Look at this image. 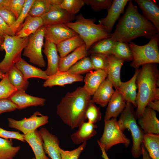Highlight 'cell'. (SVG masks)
Here are the masks:
<instances>
[{
	"mask_svg": "<svg viewBox=\"0 0 159 159\" xmlns=\"http://www.w3.org/2000/svg\"><path fill=\"white\" fill-rule=\"evenodd\" d=\"M85 117L88 122L95 124L101 120L102 115L100 108L97 107L91 100L86 112Z\"/></svg>",
	"mask_w": 159,
	"mask_h": 159,
	"instance_id": "40",
	"label": "cell"
},
{
	"mask_svg": "<svg viewBox=\"0 0 159 159\" xmlns=\"http://www.w3.org/2000/svg\"><path fill=\"white\" fill-rule=\"evenodd\" d=\"M91 59L94 69L107 70L108 69L107 55L96 53L91 54Z\"/></svg>",
	"mask_w": 159,
	"mask_h": 159,
	"instance_id": "42",
	"label": "cell"
},
{
	"mask_svg": "<svg viewBox=\"0 0 159 159\" xmlns=\"http://www.w3.org/2000/svg\"><path fill=\"white\" fill-rule=\"evenodd\" d=\"M5 75V74H4L0 70V79H3Z\"/></svg>",
	"mask_w": 159,
	"mask_h": 159,
	"instance_id": "55",
	"label": "cell"
},
{
	"mask_svg": "<svg viewBox=\"0 0 159 159\" xmlns=\"http://www.w3.org/2000/svg\"><path fill=\"white\" fill-rule=\"evenodd\" d=\"M35 0H25L22 10L14 24L10 27L15 34L28 15L30 9Z\"/></svg>",
	"mask_w": 159,
	"mask_h": 159,
	"instance_id": "39",
	"label": "cell"
},
{
	"mask_svg": "<svg viewBox=\"0 0 159 159\" xmlns=\"http://www.w3.org/2000/svg\"><path fill=\"white\" fill-rule=\"evenodd\" d=\"M11 139L0 138V159H13L21 148L20 145L14 146Z\"/></svg>",
	"mask_w": 159,
	"mask_h": 159,
	"instance_id": "34",
	"label": "cell"
},
{
	"mask_svg": "<svg viewBox=\"0 0 159 159\" xmlns=\"http://www.w3.org/2000/svg\"><path fill=\"white\" fill-rule=\"evenodd\" d=\"M102 152V157L103 159H109L105 149L100 144H98Z\"/></svg>",
	"mask_w": 159,
	"mask_h": 159,
	"instance_id": "52",
	"label": "cell"
},
{
	"mask_svg": "<svg viewBox=\"0 0 159 159\" xmlns=\"http://www.w3.org/2000/svg\"><path fill=\"white\" fill-rule=\"evenodd\" d=\"M31 159H36L35 158H33Z\"/></svg>",
	"mask_w": 159,
	"mask_h": 159,
	"instance_id": "57",
	"label": "cell"
},
{
	"mask_svg": "<svg viewBox=\"0 0 159 159\" xmlns=\"http://www.w3.org/2000/svg\"><path fill=\"white\" fill-rule=\"evenodd\" d=\"M15 66L22 73L25 80L29 78L36 77L47 80L48 78L45 71L31 65L21 58Z\"/></svg>",
	"mask_w": 159,
	"mask_h": 159,
	"instance_id": "29",
	"label": "cell"
},
{
	"mask_svg": "<svg viewBox=\"0 0 159 159\" xmlns=\"http://www.w3.org/2000/svg\"><path fill=\"white\" fill-rule=\"evenodd\" d=\"M6 35L14 36L11 28L4 21L0 16V39L4 40Z\"/></svg>",
	"mask_w": 159,
	"mask_h": 159,
	"instance_id": "49",
	"label": "cell"
},
{
	"mask_svg": "<svg viewBox=\"0 0 159 159\" xmlns=\"http://www.w3.org/2000/svg\"><path fill=\"white\" fill-rule=\"evenodd\" d=\"M42 51L47 60V66L46 71L48 76L53 75L59 71V64L60 57L59 55L56 45L45 40Z\"/></svg>",
	"mask_w": 159,
	"mask_h": 159,
	"instance_id": "18",
	"label": "cell"
},
{
	"mask_svg": "<svg viewBox=\"0 0 159 159\" xmlns=\"http://www.w3.org/2000/svg\"><path fill=\"white\" fill-rule=\"evenodd\" d=\"M144 16L154 25L159 32V7L154 0H135Z\"/></svg>",
	"mask_w": 159,
	"mask_h": 159,
	"instance_id": "19",
	"label": "cell"
},
{
	"mask_svg": "<svg viewBox=\"0 0 159 159\" xmlns=\"http://www.w3.org/2000/svg\"><path fill=\"white\" fill-rule=\"evenodd\" d=\"M158 34L159 32L154 25L139 12L131 0H129L125 14L109 38L114 42L128 44L138 37L150 39Z\"/></svg>",
	"mask_w": 159,
	"mask_h": 159,
	"instance_id": "1",
	"label": "cell"
},
{
	"mask_svg": "<svg viewBox=\"0 0 159 159\" xmlns=\"http://www.w3.org/2000/svg\"><path fill=\"white\" fill-rule=\"evenodd\" d=\"M128 44L133 60L130 64L136 69L143 65L159 63V34L151 38L143 45H138L131 42Z\"/></svg>",
	"mask_w": 159,
	"mask_h": 159,
	"instance_id": "7",
	"label": "cell"
},
{
	"mask_svg": "<svg viewBox=\"0 0 159 159\" xmlns=\"http://www.w3.org/2000/svg\"><path fill=\"white\" fill-rule=\"evenodd\" d=\"M46 40L56 45L69 38L78 35L65 24L45 26Z\"/></svg>",
	"mask_w": 159,
	"mask_h": 159,
	"instance_id": "11",
	"label": "cell"
},
{
	"mask_svg": "<svg viewBox=\"0 0 159 159\" xmlns=\"http://www.w3.org/2000/svg\"><path fill=\"white\" fill-rule=\"evenodd\" d=\"M8 99L17 106L18 109L31 106H43L46 102L44 98L33 96L27 94L25 91L18 90Z\"/></svg>",
	"mask_w": 159,
	"mask_h": 159,
	"instance_id": "16",
	"label": "cell"
},
{
	"mask_svg": "<svg viewBox=\"0 0 159 159\" xmlns=\"http://www.w3.org/2000/svg\"><path fill=\"white\" fill-rule=\"evenodd\" d=\"M147 107H148L153 110L159 112V100H155L150 102Z\"/></svg>",
	"mask_w": 159,
	"mask_h": 159,
	"instance_id": "50",
	"label": "cell"
},
{
	"mask_svg": "<svg viewBox=\"0 0 159 159\" xmlns=\"http://www.w3.org/2000/svg\"><path fill=\"white\" fill-rule=\"evenodd\" d=\"M83 80V76L82 75L74 74L67 71H59L55 74L49 76L43 85L45 87L54 86H63L74 82L82 81Z\"/></svg>",
	"mask_w": 159,
	"mask_h": 159,
	"instance_id": "17",
	"label": "cell"
},
{
	"mask_svg": "<svg viewBox=\"0 0 159 159\" xmlns=\"http://www.w3.org/2000/svg\"><path fill=\"white\" fill-rule=\"evenodd\" d=\"M43 26V21L40 17H32L28 15L15 35L21 38L28 37Z\"/></svg>",
	"mask_w": 159,
	"mask_h": 159,
	"instance_id": "28",
	"label": "cell"
},
{
	"mask_svg": "<svg viewBox=\"0 0 159 159\" xmlns=\"http://www.w3.org/2000/svg\"><path fill=\"white\" fill-rule=\"evenodd\" d=\"M17 109V106L8 98L0 100V114Z\"/></svg>",
	"mask_w": 159,
	"mask_h": 159,
	"instance_id": "48",
	"label": "cell"
},
{
	"mask_svg": "<svg viewBox=\"0 0 159 159\" xmlns=\"http://www.w3.org/2000/svg\"><path fill=\"white\" fill-rule=\"evenodd\" d=\"M109 38L100 40L95 43L88 50V53H99L106 55L111 54L115 43Z\"/></svg>",
	"mask_w": 159,
	"mask_h": 159,
	"instance_id": "36",
	"label": "cell"
},
{
	"mask_svg": "<svg viewBox=\"0 0 159 159\" xmlns=\"http://www.w3.org/2000/svg\"><path fill=\"white\" fill-rule=\"evenodd\" d=\"M159 71L155 63L142 66L137 79L138 92L136 100V117L140 118L148 104L155 99V93L159 86Z\"/></svg>",
	"mask_w": 159,
	"mask_h": 159,
	"instance_id": "3",
	"label": "cell"
},
{
	"mask_svg": "<svg viewBox=\"0 0 159 159\" xmlns=\"http://www.w3.org/2000/svg\"><path fill=\"white\" fill-rule=\"evenodd\" d=\"M107 76V70H98L90 71L85 77V84L83 87L89 95L92 96Z\"/></svg>",
	"mask_w": 159,
	"mask_h": 159,
	"instance_id": "20",
	"label": "cell"
},
{
	"mask_svg": "<svg viewBox=\"0 0 159 159\" xmlns=\"http://www.w3.org/2000/svg\"><path fill=\"white\" fill-rule=\"evenodd\" d=\"M111 54L124 61H132L133 57L128 44L120 42H115Z\"/></svg>",
	"mask_w": 159,
	"mask_h": 159,
	"instance_id": "35",
	"label": "cell"
},
{
	"mask_svg": "<svg viewBox=\"0 0 159 159\" xmlns=\"http://www.w3.org/2000/svg\"><path fill=\"white\" fill-rule=\"evenodd\" d=\"M155 100H159V88H156L155 93Z\"/></svg>",
	"mask_w": 159,
	"mask_h": 159,
	"instance_id": "54",
	"label": "cell"
},
{
	"mask_svg": "<svg viewBox=\"0 0 159 159\" xmlns=\"http://www.w3.org/2000/svg\"><path fill=\"white\" fill-rule=\"evenodd\" d=\"M40 17L43 21L44 26H47L72 22L75 19L76 16L59 6L53 8Z\"/></svg>",
	"mask_w": 159,
	"mask_h": 159,
	"instance_id": "14",
	"label": "cell"
},
{
	"mask_svg": "<svg viewBox=\"0 0 159 159\" xmlns=\"http://www.w3.org/2000/svg\"><path fill=\"white\" fill-rule=\"evenodd\" d=\"M24 139L31 147L36 159H50L44 151L43 140L37 129L24 135Z\"/></svg>",
	"mask_w": 159,
	"mask_h": 159,
	"instance_id": "27",
	"label": "cell"
},
{
	"mask_svg": "<svg viewBox=\"0 0 159 159\" xmlns=\"http://www.w3.org/2000/svg\"><path fill=\"white\" fill-rule=\"evenodd\" d=\"M142 143L151 159H159V135L144 134Z\"/></svg>",
	"mask_w": 159,
	"mask_h": 159,
	"instance_id": "32",
	"label": "cell"
},
{
	"mask_svg": "<svg viewBox=\"0 0 159 159\" xmlns=\"http://www.w3.org/2000/svg\"><path fill=\"white\" fill-rule=\"evenodd\" d=\"M0 16L10 27L14 24L16 20L14 14L4 6H0Z\"/></svg>",
	"mask_w": 159,
	"mask_h": 159,
	"instance_id": "47",
	"label": "cell"
},
{
	"mask_svg": "<svg viewBox=\"0 0 159 159\" xmlns=\"http://www.w3.org/2000/svg\"><path fill=\"white\" fill-rule=\"evenodd\" d=\"M140 69H136L135 73L129 80L122 82L117 90L122 96L126 102H130L136 107V100L137 89L136 79Z\"/></svg>",
	"mask_w": 159,
	"mask_h": 159,
	"instance_id": "24",
	"label": "cell"
},
{
	"mask_svg": "<svg viewBox=\"0 0 159 159\" xmlns=\"http://www.w3.org/2000/svg\"><path fill=\"white\" fill-rule=\"evenodd\" d=\"M128 0H114L105 18L101 19L99 24L103 26L107 32L111 33L113 26L121 14L123 13Z\"/></svg>",
	"mask_w": 159,
	"mask_h": 159,
	"instance_id": "12",
	"label": "cell"
},
{
	"mask_svg": "<svg viewBox=\"0 0 159 159\" xmlns=\"http://www.w3.org/2000/svg\"><path fill=\"white\" fill-rule=\"evenodd\" d=\"M94 69L90 57H85L72 66L67 71L74 74L81 75Z\"/></svg>",
	"mask_w": 159,
	"mask_h": 159,
	"instance_id": "37",
	"label": "cell"
},
{
	"mask_svg": "<svg viewBox=\"0 0 159 159\" xmlns=\"http://www.w3.org/2000/svg\"><path fill=\"white\" fill-rule=\"evenodd\" d=\"M9 127L15 129L26 135L33 132L39 127L47 124L49 117L36 111L28 118H24L20 120H16L11 117L7 118Z\"/></svg>",
	"mask_w": 159,
	"mask_h": 159,
	"instance_id": "10",
	"label": "cell"
},
{
	"mask_svg": "<svg viewBox=\"0 0 159 159\" xmlns=\"http://www.w3.org/2000/svg\"><path fill=\"white\" fill-rule=\"evenodd\" d=\"M108 61L107 77L115 90H117L122 82L120 71L125 61L119 59L112 54L107 55Z\"/></svg>",
	"mask_w": 159,
	"mask_h": 159,
	"instance_id": "21",
	"label": "cell"
},
{
	"mask_svg": "<svg viewBox=\"0 0 159 159\" xmlns=\"http://www.w3.org/2000/svg\"><path fill=\"white\" fill-rule=\"evenodd\" d=\"M78 127V130L70 136L72 141L76 144L86 142L97 134L95 129L97 126L95 124L84 121Z\"/></svg>",
	"mask_w": 159,
	"mask_h": 159,
	"instance_id": "26",
	"label": "cell"
},
{
	"mask_svg": "<svg viewBox=\"0 0 159 159\" xmlns=\"http://www.w3.org/2000/svg\"><path fill=\"white\" fill-rule=\"evenodd\" d=\"M84 42L79 35L67 39L56 45L60 57H63L80 47Z\"/></svg>",
	"mask_w": 159,
	"mask_h": 159,
	"instance_id": "31",
	"label": "cell"
},
{
	"mask_svg": "<svg viewBox=\"0 0 159 159\" xmlns=\"http://www.w3.org/2000/svg\"><path fill=\"white\" fill-rule=\"evenodd\" d=\"M91 100L83 87H78L62 99L56 113L63 122L73 130L86 120L85 112Z\"/></svg>",
	"mask_w": 159,
	"mask_h": 159,
	"instance_id": "2",
	"label": "cell"
},
{
	"mask_svg": "<svg viewBox=\"0 0 159 159\" xmlns=\"http://www.w3.org/2000/svg\"><path fill=\"white\" fill-rule=\"evenodd\" d=\"M97 142L106 152L115 145L123 144L127 147L130 143V140L120 128L116 118H114L104 120L103 133Z\"/></svg>",
	"mask_w": 159,
	"mask_h": 159,
	"instance_id": "8",
	"label": "cell"
},
{
	"mask_svg": "<svg viewBox=\"0 0 159 159\" xmlns=\"http://www.w3.org/2000/svg\"><path fill=\"white\" fill-rule=\"evenodd\" d=\"M87 142L81 144L78 148L70 151L65 150L59 148L61 159H79L80 155L85 148Z\"/></svg>",
	"mask_w": 159,
	"mask_h": 159,
	"instance_id": "43",
	"label": "cell"
},
{
	"mask_svg": "<svg viewBox=\"0 0 159 159\" xmlns=\"http://www.w3.org/2000/svg\"><path fill=\"white\" fill-rule=\"evenodd\" d=\"M10 84L18 91H25L29 85L21 72L14 66L6 73Z\"/></svg>",
	"mask_w": 159,
	"mask_h": 159,
	"instance_id": "33",
	"label": "cell"
},
{
	"mask_svg": "<svg viewBox=\"0 0 159 159\" xmlns=\"http://www.w3.org/2000/svg\"><path fill=\"white\" fill-rule=\"evenodd\" d=\"M28 37L21 38L16 35L5 36L0 47V50L5 52L4 58L0 62V70L4 74L7 73L22 58L21 54L27 45Z\"/></svg>",
	"mask_w": 159,
	"mask_h": 159,
	"instance_id": "6",
	"label": "cell"
},
{
	"mask_svg": "<svg viewBox=\"0 0 159 159\" xmlns=\"http://www.w3.org/2000/svg\"><path fill=\"white\" fill-rule=\"evenodd\" d=\"M113 87L112 83L107 77L92 95V100L102 107L106 106L115 92Z\"/></svg>",
	"mask_w": 159,
	"mask_h": 159,
	"instance_id": "23",
	"label": "cell"
},
{
	"mask_svg": "<svg viewBox=\"0 0 159 159\" xmlns=\"http://www.w3.org/2000/svg\"><path fill=\"white\" fill-rule=\"evenodd\" d=\"M0 138L5 139H16L22 142H25L24 135L18 131H10L3 129L0 127Z\"/></svg>",
	"mask_w": 159,
	"mask_h": 159,
	"instance_id": "46",
	"label": "cell"
},
{
	"mask_svg": "<svg viewBox=\"0 0 159 159\" xmlns=\"http://www.w3.org/2000/svg\"><path fill=\"white\" fill-rule=\"evenodd\" d=\"M126 101L122 96L115 90L107 104L104 120L116 118L121 114L125 108Z\"/></svg>",
	"mask_w": 159,
	"mask_h": 159,
	"instance_id": "22",
	"label": "cell"
},
{
	"mask_svg": "<svg viewBox=\"0 0 159 159\" xmlns=\"http://www.w3.org/2000/svg\"><path fill=\"white\" fill-rule=\"evenodd\" d=\"M25 1V0H8L4 7L14 14L16 19L22 10Z\"/></svg>",
	"mask_w": 159,
	"mask_h": 159,
	"instance_id": "45",
	"label": "cell"
},
{
	"mask_svg": "<svg viewBox=\"0 0 159 159\" xmlns=\"http://www.w3.org/2000/svg\"><path fill=\"white\" fill-rule=\"evenodd\" d=\"M63 0H35L29 10L28 15L40 17L54 7L59 6Z\"/></svg>",
	"mask_w": 159,
	"mask_h": 159,
	"instance_id": "30",
	"label": "cell"
},
{
	"mask_svg": "<svg viewBox=\"0 0 159 159\" xmlns=\"http://www.w3.org/2000/svg\"><path fill=\"white\" fill-rule=\"evenodd\" d=\"M45 29V26H43L29 36L28 42L23 54L29 59L30 62L41 67H44L46 65L42 52Z\"/></svg>",
	"mask_w": 159,
	"mask_h": 159,
	"instance_id": "9",
	"label": "cell"
},
{
	"mask_svg": "<svg viewBox=\"0 0 159 159\" xmlns=\"http://www.w3.org/2000/svg\"><path fill=\"white\" fill-rule=\"evenodd\" d=\"M85 4L84 0H63L59 7L70 14L75 15Z\"/></svg>",
	"mask_w": 159,
	"mask_h": 159,
	"instance_id": "38",
	"label": "cell"
},
{
	"mask_svg": "<svg viewBox=\"0 0 159 159\" xmlns=\"http://www.w3.org/2000/svg\"><path fill=\"white\" fill-rule=\"evenodd\" d=\"M142 155L143 156L142 159H151L148 155V152L145 148L143 144L141 145Z\"/></svg>",
	"mask_w": 159,
	"mask_h": 159,
	"instance_id": "51",
	"label": "cell"
},
{
	"mask_svg": "<svg viewBox=\"0 0 159 159\" xmlns=\"http://www.w3.org/2000/svg\"><path fill=\"white\" fill-rule=\"evenodd\" d=\"M85 4L90 5L95 11L108 10L112 5L113 0H84Z\"/></svg>",
	"mask_w": 159,
	"mask_h": 159,
	"instance_id": "44",
	"label": "cell"
},
{
	"mask_svg": "<svg viewBox=\"0 0 159 159\" xmlns=\"http://www.w3.org/2000/svg\"><path fill=\"white\" fill-rule=\"evenodd\" d=\"M43 141L44 151L51 159H61L59 150V140L58 137L45 127L39 131Z\"/></svg>",
	"mask_w": 159,
	"mask_h": 159,
	"instance_id": "13",
	"label": "cell"
},
{
	"mask_svg": "<svg viewBox=\"0 0 159 159\" xmlns=\"http://www.w3.org/2000/svg\"><path fill=\"white\" fill-rule=\"evenodd\" d=\"M18 90L10 83L6 73L0 82V100L9 98Z\"/></svg>",
	"mask_w": 159,
	"mask_h": 159,
	"instance_id": "41",
	"label": "cell"
},
{
	"mask_svg": "<svg viewBox=\"0 0 159 159\" xmlns=\"http://www.w3.org/2000/svg\"><path fill=\"white\" fill-rule=\"evenodd\" d=\"M138 124L144 134L159 135V121L156 111L148 107L138 118Z\"/></svg>",
	"mask_w": 159,
	"mask_h": 159,
	"instance_id": "15",
	"label": "cell"
},
{
	"mask_svg": "<svg viewBox=\"0 0 159 159\" xmlns=\"http://www.w3.org/2000/svg\"><path fill=\"white\" fill-rule=\"evenodd\" d=\"M136 118L132 104L126 102V107L117 122L122 132L127 129L131 133L132 140L131 152L134 158H138L142 155L141 145L144 134L137 122Z\"/></svg>",
	"mask_w": 159,
	"mask_h": 159,
	"instance_id": "5",
	"label": "cell"
},
{
	"mask_svg": "<svg viewBox=\"0 0 159 159\" xmlns=\"http://www.w3.org/2000/svg\"><path fill=\"white\" fill-rule=\"evenodd\" d=\"M88 50L84 44L73 52L63 57H60L58 69L61 72H67L74 64L86 57Z\"/></svg>",
	"mask_w": 159,
	"mask_h": 159,
	"instance_id": "25",
	"label": "cell"
},
{
	"mask_svg": "<svg viewBox=\"0 0 159 159\" xmlns=\"http://www.w3.org/2000/svg\"><path fill=\"white\" fill-rule=\"evenodd\" d=\"M74 22L65 24L81 38L88 50L97 42L111 37L105 28L99 24H95V19H86L80 14L76 16Z\"/></svg>",
	"mask_w": 159,
	"mask_h": 159,
	"instance_id": "4",
	"label": "cell"
},
{
	"mask_svg": "<svg viewBox=\"0 0 159 159\" xmlns=\"http://www.w3.org/2000/svg\"><path fill=\"white\" fill-rule=\"evenodd\" d=\"M8 0H0V6L5 7L8 2Z\"/></svg>",
	"mask_w": 159,
	"mask_h": 159,
	"instance_id": "53",
	"label": "cell"
},
{
	"mask_svg": "<svg viewBox=\"0 0 159 159\" xmlns=\"http://www.w3.org/2000/svg\"><path fill=\"white\" fill-rule=\"evenodd\" d=\"M3 41L4 40L0 39V47L3 42Z\"/></svg>",
	"mask_w": 159,
	"mask_h": 159,
	"instance_id": "56",
	"label": "cell"
}]
</instances>
